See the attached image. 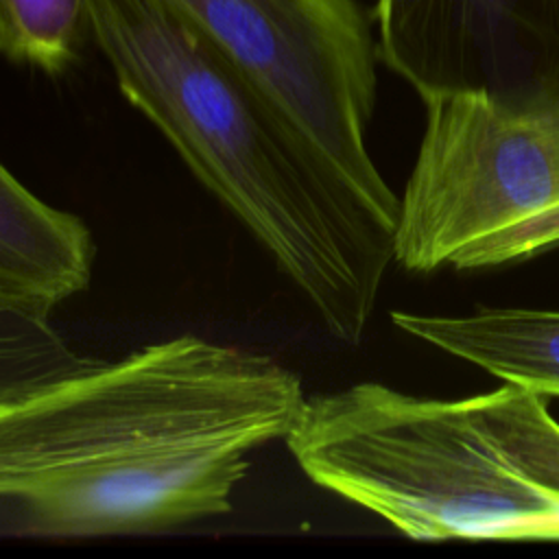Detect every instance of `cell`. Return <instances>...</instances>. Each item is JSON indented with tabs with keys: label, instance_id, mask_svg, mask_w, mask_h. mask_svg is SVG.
Listing matches in <instances>:
<instances>
[{
	"label": "cell",
	"instance_id": "obj_1",
	"mask_svg": "<svg viewBox=\"0 0 559 559\" xmlns=\"http://www.w3.org/2000/svg\"><path fill=\"white\" fill-rule=\"evenodd\" d=\"M301 380L183 334L0 406V498L46 537L155 533L231 511L249 454L286 439Z\"/></svg>",
	"mask_w": 559,
	"mask_h": 559
},
{
	"label": "cell",
	"instance_id": "obj_2",
	"mask_svg": "<svg viewBox=\"0 0 559 559\" xmlns=\"http://www.w3.org/2000/svg\"><path fill=\"white\" fill-rule=\"evenodd\" d=\"M122 96L269 251L336 338L358 343L393 262L255 94L168 0H85Z\"/></svg>",
	"mask_w": 559,
	"mask_h": 559
},
{
	"label": "cell",
	"instance_id": "obj_3",
	"mask_svg": "<svg viewBox=\"0 0 559 559\" xmlns=\"http://www.w3.org/2000/svg\"><path fill=\"white\" fill-rule=\"evenodd\" d=\"M284 441L312 483L413 539H559V496L520 465L472 397L360 382L308 397Z\"/></svg>",
	"mask_w": 559,
	"mask_h": 559
},
{
	"label": "cell",
	"instance_id": "obj_4",
	"mask_svg": "<svg viewBox=\"0 0 559 559\" xmlns=\"http://www.w3.org/2000/svg\"><path fill=\"white\" fill-rule=\"evenodd\" d=\"M304 151L365 236L395 260L400 199L365 133L378 46L356 0H168Z\"/></svg>",
	"mask_w": 559,
	"mask_h": 559
},
{
	"label": "cell",
	"instance_id": "obj_5",
	"mask_svg": "<svg viewBox=\"0 0 559 559\" xmlns=\"http://www.w3.org/2000/svg\"><path fill=\"white\" fill-rule=\"evenodd\" d=\"M426 131L400 199L395 262L408 271L493 266L559 245V122L480 94L426 100Z\"/></svg>",
	"mask_w": 559,
	"mask_h": 559
},
{
	"label": "cell",
	"instance_id": "obj_6",
	"mask_svg": "<svg viewBox=\"0 0 559 559\" xmlns=\"http://www.w3.org/2000/svg\"><path fill=\"white\" fill-rule=\"evenodd\" d=\"M378 59L426 100L559 122V0H378Z\"/></svg>",
	"mask_w": 559,
	"mask_h": 559
},
{
	"label": "cell",
	"instance_id": "obj_7",
	"mask_svg": "<svg viewBox=\"0 0 559 559\" xmlns=\"http://www.w3.org/2000/svg\"><path fill=\"white\" fill-rule=\"evenodd\" d=\"M94 255L83 218L44 203L0 164V293L55 308L87 288Z\"/></svg>",
	"mask_w": 559,
	"mask_h": 559
},
{
	"label": "cell",
	"instance_id": "obj_8",
	"mask_svg": "<svg viewBox=\"0 0 559 559\" xmlns=\"http://www.w3.org/2000/svg\"><path fill=\"white\" fill-rule=\"evenodd\" d=\"M391 321L507 384L559 395V312L491 308L465 317L391 312Z\"/></svg>",
	"mask_w": 559,
	"mask_h": 559
},
{
	"label": "cell",
	"instance_id": "obj_9",
	"mask_svg": "<svg viewBox=\"0 0 559 559\" xmlns=\"http://www.w3.org/2000/svg\"><path fill=\"white\" fill-rule=\"evenodd\" d=\"M50 312L0 293V406L96 362L66 341Z\"/></svg>",
	"mask_w": 559,
	"mask_h": 559
},
{
	"label": "cell",
	"instance_id": "obj_10",
	"mask_svg": "<svg viewBox=\"0 0 559 559\" xmlns=\"http://www.w3.org/2000/svg\"><path fill=\"white\" fill-rule=\"evenodd\" d=\"M87 37L85 0H0V55L15 63L61 74Z\"/></svg>",
	"mask_w": 559,
	"mask_h": 559
}]
</instances>
